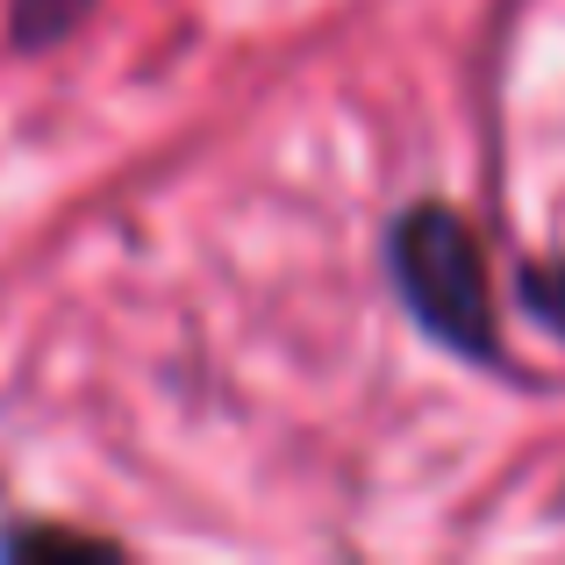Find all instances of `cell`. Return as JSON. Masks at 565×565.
Returning a JSON list of instances; mask_svg holds the SVG:
<instances>
[{
	"instance_id": "6da1fadb",
	"label": "cell",
	"mask_w": 565,
	"mask_h": 565,
	"mask_svg": "<svg viewBox=\"0 0 565 565\" xmlns=\"http://www.w3.org/2000/svg\"><path fill=\"white\" fill-rule=\"evenodd\" d=\"M386 273H394L408 316L437 337L444 351L472 365H494V294H487V265L472 230L437 201H415L386 222Z\"/></svg>"
},
{
	"instance_id": "7a4b0ae2",
	"label": "cell",
	"mask_w": 565,
	"mask_h": 565,
	"mask_svg": "<svg viewBox=\"0 0 565 565\" xmlns=\"http://www.w3.org/2000/svg\"><path fill=\"white\" fill-rule=\"evenodd\" d=\"M515 301H523L530 322H544L552 337H565V265H523Z\"/></svg>"
},
{
	"instance_id": "3957f363",
	"label": "cell",
	"mask_w": 565,
	"mask_h": 565,
	"mask_svg": "<svg viewBox=\"0 0 565 565\" xmlns=\"http://www.w3.org/2000/svg\"><path fill=\"white\" fill-rule=\"evenodd\" d=\"M79 14H86V0H22L14 29H22V43H51L57 29H72Z\"/></svg>"
}]
</instances>
